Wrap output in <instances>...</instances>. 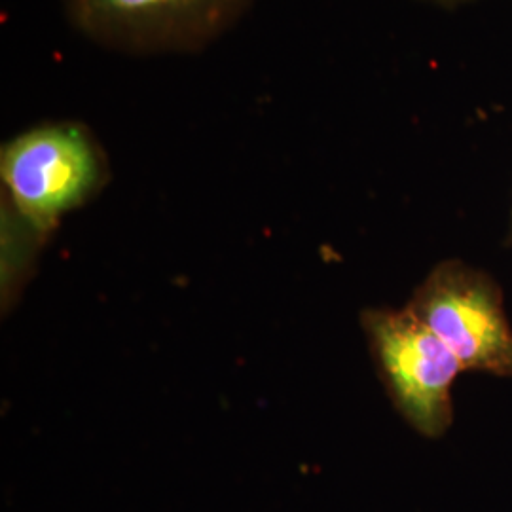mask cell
<instances>
[{
  "instance_id": "obj_1",
  "label": "cell",
  "mask_w": 512,
  "mask_h": 512,
  "mask_svg": "<svg viewBox=\"0 0 512 512\" xmlns=\"http://www.w3.org/2000/svg\"><path fill=\"white\" fill-rule=\"evenodd\" d=\"M0 179L2 207L44 239L109 184V156L84 122H42L2 145Z\"/></svg>"
},
{
  "instance_id": "obj_2",
  "label": "cell",
  "mask_w": 512,
  "mask_h": 512,
  "mask_svg": "<svg viewBox=\"0 0 512 512\" xmlns=\"http://www.w3.org/2000/svg\"><path fill=\"white\" fill-rule=\"evenodd\" d=\"M253 0H61L78 35L128 55L196 54L234 29Z\"/></svg>"
},
{
  "instance_id": "obj_3",
  "label": "cell",
  "mask_w": 512,
  "mask_h": 512,
  "mask_svg": "<svg viewBox=\"0 0 512 512\" xmlns=\"http://www.w3.org/2000/svg\"><path fill=\"white\" fill-rule=\"evenodd\" d=\"M363 329L391 401L418 433L437 439L452 425V385L465 370L454 351L408 310H368Z\"/></svg>"
},
{
  "instance_id": "obj_4",
  "label": "cell",
  "mask_w": 512,
  "mask_h": 512,
  "mask_svg": "<svg viewBox=\"0 0 512 512\" xmlns=\"http://www.w3.org/2000/svg\"><path fill=\"white\" fill-rule=\"evenodd\" d=\"M465 370L512 376V329L494 279L458 260L439 264L406 306Z\"/></svg>"
},
{
  "instance_id": "obj_5",
  "label": "cell",
  "mask_w": 512,
  "mask_h": 512,
  "mask_svg": "<svg viewBox=\"0 0 512 512\" xmlns=\"http://www.w3.org/2000/svg\"><path fill=\"white\" fill-rule=\"evenodd\" d=\"M435 2H442V4H452V2H456V0H435Z\"/></svg>"
}]
</instances>
